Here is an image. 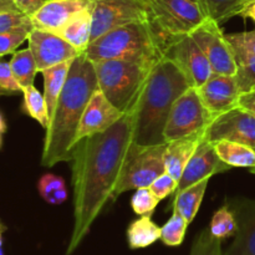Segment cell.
I'll return each instance as SVG.
<instances>
[{
	"label": "cell",
	"mask_w": 255,
	"mask_h": 255,
	"mask_svg": "<svg viewBox=\"0 0 255 255\" xmlns=\"http://www.w3.org/2000/svg\"><path fill=\"white\" fill-rule=\"evenodd\" d=\"M132 147V110L107 131L85 137L72 147L75 221L66 255L79 248L105 206L110 199H115V191Z\"/></svg>",
	"instance_id": "1"
},
{
	"label": "cell",
	"mask_w": 255,
	"mask_h": 255,
	"mask_svg": "<svg viewBox=\"0 0 255 255\" xmlns=\"http://www.w3.org/2000/svg\"><path fill=\"white\" fill-rule=\"evenodd\" d=\"M99 89L94 62L84 52L75 57L70 66L64 90L45 134L41 164L52 167L59 162L71 161L72 147L85 109Z\"/></svg>",
	"instance_id": "2"
},
{
	"label": "cell",
	"mask_w": 255,
	"mask_h": 255,
	"mask_svg": "<svg viewBox=\"0 0 255 255\" xmlns=\"http://www.w3.org/2000/svg\"><path fill=\"white\" fill-rule=\"evenodd\" d=\"M191 87L178 65L166 55L152 69L133 109V144L166 143L164 127L174 102Z\"/></svg>",
	"instance_id": "3"
},
{
	"label": "cell",
	"mask_w": 255,
	"mask_h": 255,
	"mask_svg": "<svg viewBox=\"0 0 255 255\" xmlns=\"http://www.w3.org/2000/svg\"><path fill=\"white\" fill-rule=\"evenodd\" d=\"M166 41L151 22H132L111 30L89 44L84 54L90 61L126 60L156 66L167 54Z\"/></svg>",
	"instance_id": "4"
},
{
	"label": "cell",
	"mask_w": 255,
	"mask_h": 255,
	"mask_svg": "<svg viewBox=\"0 0 255 255\" xmlns=\"http://www.w3.org/2000/svg\"><path fill=\"white\" fill-rule=\"evenodd\" d=\"M99 89L124 114L133 109L153 67L126 60L94 62Z\"/></svg>",
	"instance_id": "5"
},
{
	"label": "cell",
	"mask_w": 255,
	"mask_h": 255,
	"mask_svg": "<svg viewBox=\"0 0 255 255\" xmlns=\"http://www.w3.org/2000/svg\"><path fill=\"white\" fill-rule=\"evenodd\" d=\"M148 19L167 46L178 37L189 35L206 19L198 2L192 0H144Z\"/></svg>",
	"instance_id": "6"
},
{
	"label": "cell",
	"mask_w": 255,
	"mask_h": 255,
	"mask_svg": "<svg viewBox=\"0 0 255 255\" xmlns=\"http://www.w3.org/2000/svg\"><path fill=\"white\" fill-rule=\"evenodd\" d=\"M213 117L203 106L198 91L189 87L174 102L164 127L166 143L182 138H202Z\"/></svg>",
	"instance_id": "7"
},
{
	"label": "cell",
	"mask_w": 255,
	"mask_h": 255,
	"mask_svg": "<svg viewBox=\"0 0 255 255\" xmlns=\"http://www.w3.org/2000/svg\"><path fill=\"white\" fill-rule=\"evenodd\" d=\"M166 144L137 147L133 144L115 191V198L132 189L149 187L152 182L166 172Z\"/></svg>",
	"instance_id": "8"
},
{
	"label": "cell",
	"mask_w": 255,
	"mask_h": 255,
	"mask_svg": "<svg viewBox=\"0 0 255 255\" xmlns=\"http://www.w3.org/2000/svg\"><path fill=\"white\" fill-rule=\"evenodd\" d=\"M91 41L132 22L149 21L144 0H91Z\"/></svg>",
	"instance_id": "9"
},
{
	"label": "cell",
	"mask_w": 255,
	"mask_h": 255,
	"mask_svg": "<svg viewBox=\"0 0 255 255\" xmlns=\"http://www.w3.org/2000/svg\"><path fill=\"white\" fill-rule=\"evenodd\" d=\"M219 25L218 21L207 16L189 35L204 52L214 74L234 76L238 62L231 42Z\"/></svg>",
	"instance_id": "10"
},
{
	"label": "cell",
	"mask_w": 255,
	"mask_h": 255,
	"mask_svg": "<svg viewBox=\"0 0 255 255\" xmlns=\"http://www.w3.org/2000/svg\"><path fill=\"white\" fill-rule=\"evenodd\" d=\"M204 138L209 142L229 139L255 149V116L239 107H234L213 119Z\"/></svg>",
	"instance_id": "11"
},
{
	"label": "cell",
	"mask_w": 255,
	"mask_h": 255,
	"mask_svg": "<svg viewBox=\"0 0 255 255\" xmlns=\"http://www.w3.org/2000/svg\"><path fill=\"white\" fill-rule=\"evenodd\" d=\"M166 55L178 65L191 87L194 89L202 86L214 74L207 56L191 35L174 40Z\"/></svg>",
	"instance_id": "12"
},
{
	"label": "cell",
	"mask_w": 255,
	"mask_h": 255,
	"mask_svg": "<svg viewBox=\"0 0 255 255\" xmlns=\"http://www.w3.org/2000/svg\"><path fill=\"white\" fill-rule=\"evenodd\" d=\"M27 42L40 72L62 62L71 61L81 54L56 32L35 27L30 31Z\"/></svg>",
	"instance_id": "13"
},
{
	"label": "cell",
	"mask_w": 255,
	"mask_h": 255,
	"mask_svg": "<svg viewBox=\"0 0 255 255\" xmlns=\"http://www.w3.org/2000/svg\"><path fill=\"white\" fill-rule=\"evenodd\" d=\"M197 91L202 104L213 119L237 107L241 95L236 77L222 74L212 75Z\"/></svg>",
	"instance_id": "14"
},
{
	"label": "cell",
	"mask_w": 255,
	"mask_h": 255,
	"mask_svg": "<svg viewBox=\"0 0 255 255\" xmlns=\"http://www.w3.org/2000/svg\"><path fill=\"white\" fill-rule=\"evenodd\" d=\"M124 115V112L120 111L109 101L101 90L97 89L90 99L81 117L79 128H77L76 142L85 137L107 131L110 127L119 122Z\"/></svg>",
	"instance_id": "15"
},
{
	"label": "cell",
	"mask_w": 255,
	"mask_h": 255,
	"mask_svg": "<svg viewBox=\"0 0 255 255\" xmlns=\"http://www.w3.org/2000/svg\"><path fill=\"white\" fill-rule=\"evenodd\" d=\"M228 169H231V167L219 158L213 143L203 137L197 146L193 156L187 163L182 177L178 181V187H177L176 192L183 191L197 182L211 178L214 174L222 173Z\"/></svg>",
	"instance_id": "16"
},
{
	"label": "cell",
	"mask_w": 255,
	"mask_h": 255,
	"mask_svg": "<svg viewBox=\"0 0 255 255\" xmlns=\"http://www.w3.org/2000/svg\"><path fill=\"white\" fill-rule=\"evenodd\" d=\"M91 0H45L30 16L35 29L59 32L72 17L90 6Z\"/></svg>",
	"instance_id": "17"
},
{
	"label": "cell",
	"mask_w": 255,
	"mask_h": 255,
	"mask_svg": "<svg viewBox=\"0 0 255 255\" xmlns=\"http://www.w3.org/2000/svg\"><path fill=\"white\" fill-rule=\"evenodd\" d=\"M228 206L237 219L238 231L224 255H255V199L238 198Z\"/></svg>",
	"instance_id": "18"
},
{
	"label": "cell",
	"mask_w": 255,
	"mask_h": 255,
	"mask_svg": "<svg viewBox=\"0 0 255 255\" xmlns=\"http://www.w3.org/2000/svg\"><path fill=\"white\" fill-rule=\"evenodd\" d=\"M202 138H182L168 142L164 152V166L167 173L179 181L187 163L193 156Z\"/></svg>",
	"instance_id": "19"
},
{
	"label": "cell",
	"mask_w": 255,
	"mask_h": 255,
	"mask_svg": "<svg viewBox=\"0 0 255 255\" xmlns=\"http://www.w3.org/2000/svg\"><path fill=\"white\" fill-rule=\"evenodd\" d=\"M57 34L64 37L79 52H84L91 42L92 35V9L89 7L75 15Z\"/></svg>",
	"instance_id": "20"
},
{
	"label": "cell",
	"mask_w": 255,
	"mask_h": 255,
	"mask_svg": "<svg viewBox=\"0 0 255 255\" xmlns=\"http://www.w3.org/2000/svg\"><path fill=\"white\" fill-rule=\"evenodd\" d=\"M219 158L231 168H255V149L247 144L229 139L212 142Z\"/></svg>",
	"instance_id": "21"
},
{
	"label": "cell",
	"mask_w": 255,
	"mask_h": 255,
	"mask_svg": "<svg viewBox=\"0 0 255 255\" xmlns=\"http://www.w3.org/2000/svg\"><path fill=\"white\" fill-rule=\"evenodd\" d=\"M71 62L72 60L41 71L42 76H44V97L45 101H46L47 114H49L50 120H51L52 114L55 111L57 100H59L60 95L64 90Z\"/></svg>",
	"instance_id": "22"
},
{
	"label": "cell",
	"mask_w": 255,
	"mask_h": 255,
	"mask_svg": "<svg viewBox=\"0 0 255 255\" xmlns=\"http://www.w3.org/2000/svg\"><path fill=\"white\" fill-rule=\"evenodd\" d=\"M209 179L206 178L201 182L192 184L188 188L181 192H176V198L173 202V209L178 211L184 217L188 224L194 219L196 214L198 213L199 207L203 201L204 193L208 187Z\"/></svg>",
	"instance_id": "23"
},
{
	"label": "cell",
	"mask_w": 255,
	"mask_h": 255,
	"mask_svg": "<svg viewBox=\"0 0 255 255\" xmlns=\"http://www.w3.org/2000/svg\"><path fill=\"white\" fill-rule=\"evenodd\" d=\"M158 239H161V227L152 222L148 216L133 221L127 229V242L131 249L147 248Z\"/></svg>",
	"instance_id": "24"
},
{
	"label": "cell",
	"mask_w": 255,
	"mask_h": 255,
	"mask_svg": "<svg viewBox=\"0 0 255 255\" xmlns=\"http://www.w3.org/2000/svg\"><path fill=\"white\" fill-rule=\"evenodd\" d=\"M254 0H198V4L206 16L222 24L237 15L241 16L242 12Z\"/></svg>",
	"instance_id": "25"
},
{
	"label": "cell",
	"mask_w": 255,
	"mask_h": 255,
	"mask_svg": "<svg viewBox=\"0 0 255 255\" xmlns=\"http://www.w3.org/2000/svg\"><path fill=\"white\" fill-rule=\"evenodd\" d=\"M9 64L12 75L16 79V81L19 82L21 89L30 86V85H34L35 76L39 72V70H37L34 55H32L31 50L29 47L15 51Z\"/></svg>",
	"instance_id": "26"
},
{
	"label": "cell",
	"mask_w": 255,
	"mask_h": 255,
	"mask_svg": "<svg viewBox=\"0 0 255 255\" xmlns=\"http://www.w3.org/2000/svg\"><path fill=\"white\" fill-rule=\"evenodd\" d=\"M22 96H24L22 110L25 114L29 115L31 119L39 122L42 128L46 129L50 124V119L44 94H41L34 85H30L22 89Z\"/></svg>",
	"instance_id": "27"
},
{
	"label": "cell",
	"mask_w": 255,
	"mask_h": 255,
	"mask_svg": "<svg viewBox=\"0 0 255 255\" xmlns=\"http://www.w3.org/2000/svg\"><path fill=\"white\" fill-rule=\"evenodd\" d=\"M37 191L45 202L52 206L62 204L67 199L65 181L54 173H46L37 182Z\"/></svg>",
	"instance_id": "28"
},
{
	"label": "cell",
	"mask_w": 255,
	"mask_h": 255,
	"mask_svg": "<svg viewBox=\"0 0 255 255\" xmlns=\"http://www.w3.org/2000/svg\"><path fill=\"white\" fill-rule=\"evenodd\" d=\"M227 39L231 42L238 66L255 61V30L228 34Z\"/></svg>",
	"instance_id": "29"
},
{
	"label": "cell",
	"mask_w": 255,
	"mask_h": 255,
	"mask_svg": "<svg viewBox=\"0 0 255 255\" xmlns=\"http://www.w3.org/2000/svg\"><path fill=\"white\" fill-rule=\"evenodd\" d=\"M209 229L212 234L221 241L236 236L238 231V223L228 204L223 206L214 213Z\"/></svg>",
	"instance_id": "30"
},
{
	"label": "cell",
	"mask_w": 255,
	"mask_h": 255,
	"mask_svg": "<svg viewBox=\"0 0 255 255\" xmlns=\"http://www.w3.org/2000/svg\"><path fill=\"white\" fill-rule=\"evenodd\" d=\"M188 222L178 211L173 209L171 219L161 227V241L168 247H178L186 236Z\"/></svg>",
	"instance_id": "31"
},
{
	"label": "cell",
	"mask_w": 255,
	"mask_h": 255,
	"mask_svg": "<svg viewBox=\"0 0 255 255\" xmlns=\"http://www.w3.org/2000/svg\"><path fill=\"white\" fill-rule=\"evenodd\" d=\"M189 255H224L222 251V241L206 228L196 237Z\"/></svg>",
	"instance_id": "32"
},
{
	"label": "cell",
	"mask_w": 255,
	"mask_h": 255,
	"mask_svg": "<svg viewBox=\"0 0 255 255\" xmlns=\"http://www.w3.org/2000/svg\"><path fill=\"white\" fill-rule=\"evenodd\" d=\"M34 29L32 25L17 27L10 31L0 34V59L7 54H14L17 47L27 40L30 31Z\"/></svg>",
	"instance_id": "33"
},
{
	"label": "cell",
	"mask_w": 255,
	"mask_h": 255,
	"mask_svg": "<svg viewBox=\"0 0 255 255\" xmlns=\"http://www.w3.org/2000/svg\"><path fill=\"white\" fill-rule=\"evenodd\" d=\"M159 199L149 189V187L136 189L131 199V207L133 212L138 216L151 217L156 207L158 206Z\"/></svg>",
	"instance_id": "34"
},
{
	"label": "cell",
	"mask_w": 255,
	"mask_h": 255,
	"mask_svg": "<svg viewBox=\"0 0 255 255\" xmlns=\"http://www.w3.org/2000/svg\"><path fill=\"white\" fill-rule=\"evenodd\" d=\"M27 25H32L31 19L19 10H6L0 12V34Z\"/></svg>",
	"instance_id": "35"
},
{
	"label": "cell",
	"mask_w": 255,
	"mask_h": 255,
	"mask_svg": "<svg viewBox=\"0 0 255 255\" xmlns=\"http://www.w3.org/2000/svg\"><path fill=\"white\" fill-rule=\"evenodd\" d=\"M177 187H178V181L169 173L164 172V173H162L161 176H158L152 182L149 189L153 192V194L159 201H162V199L167 198L169 194L176 192Z\"/></svg>",
	"instance_id": "36"
},
{
	"label": "cell",
	"mask_w": 255,
	"mask_h": 255,
	"mask_svg": "<svg viewBox=\"0 0 255 255\" xmlns=\"http://www.w3.org/2000/svg\"><path fill=\"white\" fill-rule=\"evenodd\" d=\"M19 92H22V89L12 75L10 64L0 60V96L16 95Z\"/></svg>",
	"instance_id": "37"
},
{
	"label": "cell",
	"mask_w": 255,
	"mask_h": 255,
	"mask_svg": "<svg viewBox=\"0 0 255 255\" xmlns=\"http://www.w3.org/2000/svg\"><path fill=\"white\" fill-rule=\"evenodd\" d=\"M234 77L241 94L255 90V61L251 64L239 65Z\"/></svg>",
	"instance_id": "38"
},
{
	"label": "cell",
	"mask_w": 255,
	"mask_h": 255,
	"mask_svg": "<svg viewBox=\"0 0 255 255\" xmlns=\"http://www.w3.org/2000/svg\"><path fill=\"white\" fill-rule=\"evenodd\" d=\"M45 0H12L15 7L19 11L24 12L27 16H31L42 4Z\"/></svg>",
	"instance_id": "39"
},
{
	"label": "cell",
	"mask_w": 255,
	"mask_h": 255,
	"mask_svg": "<svg viewBox=\"0 0 255 255\" xmlns=\"http://www.w3.org/2000/svg\"><path fill=\"white\" fill-rule=\"evenodd\" d=\"M237 107L255 116V90L239 95Z\"/></svg>",
	"instance_id": "40"
},
{
	"label": "cell",
	"mask_w": 255,
	"mask_h": 255,
	"mask_svg": "<svg viewBox=\"0 0 255 255\" xmlns=\"http://www.w3.org/2000/svg\"><path fill=\"white\" fill-rule=\"evenodd\" d=\"M241 16L243 17H248V19H252L255 22V0L244 10L243 12L241 14Z\"/></svg>",
	"instance_id": "41"
},
{
	"label": "cell",
	"mask_w": 255,
	"mask_h": 255,
	"mask_svg": "<svg viewBox=\"0 0 255 255\" xmlns=\"http://www.w3.org/2000/svg\"><path fill=\"white\" fill-rule=\"evenodd\" d=\"M6 10H17L15 7L12 0H4V1H0V12L6 11Z\"/></svg>",
	"instance_id": "42"
},
{
	"label": "cell",
	"mask_w": 255,
	"mask_h": 255,
	"mask_svg": "<svg viewBox=\"0 0 255 255\" xmlns=\"http://www.w3.org/2000/svg\"><path fill=\"white\" fill-rule=\"evenodd\" d=\"M6 131V122H5L4 117L0 114V133H4Z\"/></svg>",
	"instance_id": "43"
},
{
	"label": "cell",
	"mask_w": 255,
	"mask_h": 255,
	"mask_svg": "<svg viewBox=\"0 0 255 255\" xmlns=\"http://www.w3.org/2000/svg\"><path fill=\"white\" fill-rule=\"evenodd\" d=\"M2 231H4V227H2L1 222H0V237H1V233H2Z\"/></svg>",
	"instance_id": "44"
},
{
	"label": "cell",
	"mask_w": 255,
	"mask_h": 255,
	"mask_svg": "<svg viewBox=\"0 0 255 255\" xmlns=\"http://www.w3.org/2000/svg\"><path fill=\"white\" fill-rule=\"evenodd\" d=\"M1 134L2 133H0V147H1Z\"/></svg>",
	"instance_id": "45"
},
{
	"label": "cell",
	"mask_w": 255,
	"mask_h": 255,
	"mask_svg": "<svg viewBox=\"0 0 255 255\" xmlns=\"http://www.w3.org/2000/svg\"><path fill=\"white\" fill-rule=\"evenodd\" d=\"M251 172H252V173H254V174H255V168H254V169H252Z\"/></svg>",
	"instance_id": "46"
},
{
	"label": "cell",
	"mask_w": 255,
	"mask_h": 255,
	"mask_svg": "<svg viewBox=\"0 0 255 255\" xmlns=\"http://www.w3.org/2000/svg\"><path fill=\"white\" fill-rule=\"evenodd\" d=\"M192 1H194V2H198V0H192Z\"/></svg>",
	"instance_id": "47"
},
{
	"label": "cell",
	"mask_w": 255,
	"mask_h": 255,
	"mask_svg": "<svg viewBox=\"0 0 255 255\" xmlns=\"http://www.w3.org/2000/svg\"><path fill=\"white\" fill-rule=\"evenodd\" d=\"M0 1H4V0H0Z\"/></svg>",
	"instance_id": "48"
}]
</instances>
